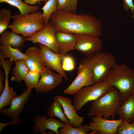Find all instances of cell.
I'll return each instance as SVG.
<instances>
[{"mask_svg":"<svg viewBox=\"0 0 134 134\" xmlns=\"http://www.w3.org/2000/svg\"><path fill=\"white\" fill-rule=\"evenodd\" d=\"M50 20L56 31L99 37L102 35L103 27L101 21L89 14H74L56 10Z\"/></svg>","mask_w":134,"mask_h":134,"instance_id":"obj_1","label":"cell"},{"mask_svg":"<svg viewBox=\"0 0 134 134\" xmlns=\"http://www.w3.org/2000/svg\"><path fill=\"white\" fill-rule=\"evenodd\" d=\"M123 102L121 95L115 87L111 86L104 94L93 101L88 109V115L99 116L114 119L118 109Z\"/></svg>","mask_w":134,"mask_h":134,"instance_id":"obj_2","label":"cell"},{"mask_svg":"<svg viewBox=\"0 0 134 134\" xmlns=\"http://www.w3.org/2000/svg\"><path fill=\"white\" fill-rule=\"evenodd\" d=\"M116 63V58L112 54L100 51L86 56L80 62V64L89 68L92 71L94 84L105 81L110 70Z\"/></svg>","mask_w":134,"mask_h":134,"instance_id":"obj_3","label":"cell"},{"mask_svg":"<svg viewBox=\"0 0 134 134\" xmlns=\"http://www.w3.org/2000/svg\"><path fill=\"white\" fill-rule=\"evenodd\" d=\"M106 80L111 86L119 91L123 102L134 92V70L125 64L116 63L110 70Z\"/></svg>","mask_w":134,"mask_h":134,"instance_id":"obj_4","label":"cell"},{"mask_svg":"<svg viewBox=\"0 0 134 134\" xmlns=\"http://www.w3.org/2000/svg\"><path fill=\"white\" fill-rule=\"evenodd\" d=\"M11 18L13 21L8 28L17 34H22L24 37L32 36L45 26L41 12L37 11L25 15L19 14Z\"/></svg>","mask_w":134,"mask_h":134,"instance_id":"obj_5","label":"cell"},{"mask_svg":"<svg viewBox=\"0 0 134 134\" xmlns=\"http://www.w3.org/2000/svg\"><path fill=\"white\" fill-rule=\"evenodd\" d=\"M111 86L106 80L82 88L73 95V104L76 111H79L88 102L93 101L103 95Z\"/></svg>","mask_w":134,"mask_h":134,"instance_id":"obj_6","label":"cell"},{"mask_svg":"<svg viewBox=\"0 0 134 134\" xmlns=\"http://www.w3.org/2000/svg\"><path fill=\"white\" fill-rule=\"evenodd\" d=\"M56 32L51 22L49 21L35 34L24 38V39L25 41H31L34 44H41L49 48L54 52L60 53L55 37Z\"/></svg>","mask_w":134,"mask_h":134,"instance_id":"obj_7","label":"cell"},{"mask_svg":"<svg viewBox=\"0 0 134 134\" xmlns=\"http://www.w3.org/2000/svg\"><path fill=\"white\" fill-rule=\"evenodd\" d=\"M94 84V77L92 70L80 64L78 68L77 75L72 82L63 91L64 94L73 95L82 88Z\"/></svg>","mask_w":134,"mask_h":134,"instance_id":"obj_8","label":"cell"},{"mask_svg":"<svg viewBox=\"0 0 134 134\" xmlns=\"http://www.w3.org/2000/svg\"><path fill=\"white\" fill-rule=\"evenodd\" d=\"M77 35L75 49L86 56H91L100 51L102 43L100 37L90 35Z\"/></svg>","mask_w":134,"mask_h":134,"instance_id":"obj_9","label":"cell"},{"mask_svg":"<svg viewBox=\"0 0 134 134\" xmlns=\"http://www.w3.org/2000/svg\"><path fill=\"white\" fill-rule=\"evenodd\" d=\"M40 78L34 88L36 92H50L57 88L62 82L64 78L59 73L56 74L45 67L41 72Z\"/></svg>","mask_w":134,"mask_h":134,"instance_id":"obj_10","label":"cell"},{"mask_svg":"<svg viewBox=\"0 0 134 134\" xmlns=\"http://www.w3.org/2000/svg\"><path fill=\"white\" fill-rule=\"evenodd\" d=\"M34 124L32 128L34 134H46V130H50L56 134H60L59 129L63 127L65 124L63 122L55 118H47L46 115L37 116L33 117Z\"/></svg>","mask_w":134,"mask_h":134,"instance_id":"obj_11","label":"cell"},{"mask_svg":"<svg viewBox=\"0 0 134 134\" xmlns=\"http://www.w3.org/2000/svg\"><path fill=\"white\" fill-rule=\"evenodd\" d=\"M91 117L92 121L88 124L90 130L99 132L101 134H116L119 126L123 120L121 119L109 120L99 116Z\"/></svg>","mask_w":134,"mask_h":134,"instance_id":"obj_12","label":"cell"},{"mask_svg":"<svg viewBox=\"0 0 134 134\" xmlns=\"http://www.w3.org/2000/svg\"><path fill=\"white\" fill-rule=\"evenodd\" d=\"M32 90L28 88L21 94L16 96L12 101L9 108L4 107L0 109L1 113L8 116L12 120L18 119L20 114L29 100Z\"/></svg>","mask_w":134,"mask_h":134,"instance_id":"obj_13","label":"cell"},{"mask_svg":"<svg viewBox=\"0 0 134 134\" xmlns=\"http://www.w3.org/2000/svg\"><path fill=\"white\" fill-rule=\"evenodd\" d=\"M38 44L43 54L45 67L55 70L67 80V75L63 69L62 65V59L64 55L55 53L49 48L41 44Z\"/></svg>","mask_w":134,"mask_h":134,"instance_id":"obj_14","label":"cell"},{"mask_svg":"<svg viewBox=\"0 0 134 134\" xmlns=\"http://www.w3.org/2000/svg\"><path fill=\"white\" fill-rule=\"evenodd\" d=\"M26 58L23 60L29 70L41 72L45 67L44 57L39 47H28L24 53Z\"/></svg>","mask_w":134,"mask_h":134,"instance_id":"obj_15","label":"cell"},{"mask_svg":"<svg viewBox=\"0 0 134 134\" xmlns=\"http://www.w3.org/2000/svg\"><path fill=\"white\" fill-rule=\"evenodd\" d=\"M61 104L65 114L73 126L78 127L82 125L84 121L83 117L79 116L72 103L71 99L67 97L56 95Z\"/></svg>","mask_w":134,"mask_h":134,"instance_id":"obj_16","label":"cell"},{"mask_svg":"<svg viewBox=\"0 0 134 134\" xmlns=\"http://www.w3.org/2000/svg\"><path fill=\"white\" fill-rule=\"evenodd\" d=\"M55 37L60 53L65 55L69 51L75 49L77 38V34L56 31Z\"/></svg>","mask_w":134,"mask_h":134,"instance_id":"obj_17","label":"cell"},{"mask_svg":"<svg viewBox=\"0 0 134 134\" xmlns=\"http://www.w3.org/2000/svg\"><path fill=\"white\" fill-rule=\"evenodd\" d=\"M120 119L134 121V92L122 102L117 112Z\"/></svg>","mask_w":134,"mask_h":134,"instance_id":"obj_18","label":"cell"},{"mask_svg":"<svg viewBox=\"0 0 134 134\" xmlns=\"http://www.w3.org/2000/svg\"><path fill=\"white\" fill-rule=\"evenodd\" d=\"M47 113L49 117L57 118L66 124L72 125L66 117L62 105L56 96L53 97V102L49 106Z\"/></svg>","mask_w":134,"mask_h":134,"instance_id":"obj_19","label":"cell"},{"mask_svg":"<svg viewBox=\"0 0 134 134\" xmlns=\"http://www.w3.org/2000/svg\"><path fill=\"white\" fill-rule=\"evenodd\" d=\"M0 42L1 44L9 45L14 48L22 47L25 40L24 37L12 32L7 31L0 34Z\"/></svg>","mask_w":134,"mask_h":134,"instance_id":"obj_20","label":"cell"},{"mask_svg":"<svg viewBox=\"0 0 134 134\" xmlns=\"http://www.w3.org/2000/svg\"><path fill=\"white\" fill-rule=\"evenodd\" d=\"M0 50L4 58H9L12 61L23 60L26 58L25 53L17 48H14L9 45L1 44Z\"/></svg>","mask_w":134,"mask_h":134,"instance_id":"obj_21","label":"cell"},{"mask_svg":"<svg viewBox=\"0 0 134 134\" xmlns=\"http://www.w3.org/2000/svg\"><path fill=\"white\" fill-rule=\"evenodd\" d=\"M0 2H5L16 7L19 10L20 14L23 15L37 12L39 9V5H29L22 0H0Z\"/></svg>","mask_w":134,"mask_h":134,"instance_id":"obj_22","label":"cell"},{"mask_svg":"<svg viewBox=\"0 0 134 134\" xmlns=\"http://www.w3.org/2000/svg\"><path fill=\"white\" fill-rule=\"evenodd\" d=\"M8 79L5 78L4 89L0 94V109L10 105L12 101L16 96V93L12 88L8 85Z\"/></svg>","mask_w":134,"mask_h":134,"instance_id":"obj_23","label":"cell"},{"mask_svg":"<svg viewBox=\"0 0 134 134\" xmlns=\"http://www.w3.org/2000/svg\"><path fill=\"white\" fill-rule=\"evenodd\" d=\"M14 62L15 65L12 71V76L11 81L20 82L24 80L29 70L23 60H19Z\"/></svg>","mask_w":134,"mask_h":134,"instance_id":"obj_24","label":"cell"},{"mask_svg":"<svg viewBox=\"0 0 134 134\" xmlns=\"http://www.w3.org/2000/svg\"><path fill=\"white\" fill-rule=\"evenodd\" d=\"M77 0H58L56 10L76 14Z\"/></svg>","mask_w":134,"mask_h":134,"instance_id":"obj_25","label":"cell"},{"mask_svg":"<svg viewBox=\"0 0 134 134\" xmlns=\"http://www.w3.org/2000/svg\"><path fill=\"white\" fill-rule=\"evenodd\" d=\"M90 130L88 125H82L78 127L65 124L59 130L60 134H86Z\"/></svg>","mask_w":134,"mask_h":134,"instance_id":"obj_26","label":"cell"},{"mask_svg":"<svg viewBox=\"0 0 134 134\" xmlns=\"http://www.w3.org/2000/svg\"><path fill=\"white\" fill-rule=\"evenodd\" d=\"M58 0H48L42 8V16L45 25L49 22L52 14L56 10Z\"/></svg>","mask_w":134,"mask_h":134,"instance_id":"obj_27","label":"cell"},{"mask_svg":"<svg viewBox=\"0 0 134 134\" xmlns=\"http://www.w3.org/2000/svg\"><path fill=\"white\" fill-rule=\"evenodd\" d=\"M40 75V72L29 70L24 80L26 86L28 88H35L38 82Z\"/></svg>","mask_w":134,"mask_h":134,"instance_id":"obj_28","label":"cell"},{"mask_svg":"<svg viewBox=\"0 0 134 134\" xmlns=\"http://www.w3.org/2000/svg\"><path fill=\"white\" fill-rule=\"evenodd\" d=\"M11 10L5 8L0 10V34L6 30L9 25L11 17Z\"/></svg>","mask_w":134,"mask_h":134,"instance_id":"obj_29","label":"cell"},{"mask_svg":"<svg viewBox=\"0 0 134 134\" xmlns=\"http://www.w3.org/2000/svg\"><path fill=\"white\" fill-rule=\"evenodd\" d=\"M117 134H134V121L129 122L127 119L123 120L119 126Z\"/></svg>","mask_w":134,"mask_h":134,"instance_id":"obj_30","label":"cell"},{"mask_svg":"<svg viewBox=\"0 0 134 134\" xmlns=\"http://www.w3.org/2000/svg\"><path fill=\"white\" fill-rule=\"evenodd\" d=\"M62 68L65 71H71L75 68V63L73 58L71 56H64L62 61Z\"/></svg>","mask_w":134,"mask_h":134,"instance_id":"obj_31","label":"cell"},{"mask_svg":"<svg viewBox=\"0 0 134 134\" xmlns=\"http://www.w3.org/2000/svg\"><path fill=\"white\" fill-rule=\"evenodd\" d=\"M2 53L0 52V65L2 67L5 72V78H8V76L10 71L11 69V66L13 64L12 61L11 60H4Z\"/></svg>","mask_w":134,"mask_h":134,"instance_id":"obj_32","label":"cell"},{"mask_svg":"<svg viewBox=\"0 0 134 134\" xmlns=\"http://www.w3.org/2000/svg\"><path fill=\"white\" fill-rule=\"evenodd\" d=\"M124 1L123 7L124 10L128 11L130 10L133 17L134 18V4L133 0H123Z\"/></svg>","mask_w":134,"mask_h":134,"instance_id":"obj_33","label":"cell"},{"mask_svg":"<svg viewBox=\"0 0 134 134\" xmlns=\"http://www.w3.org/2000/svg\"><path fill=\"white\" fill-rule=\"evenodd\" d=\"M21 120L19 119L17 120H12L8 123H0V132L5 127L10 125H15L19 124L21 122Z\"/></svg>","mask_w":134,"mask_h":134,"instance_id":"obj_34","label":"cell"},{"mask_svg":"<svg viewBox=\"0 0 134 134\" xmlns=\"http://www.w3.org/2000/svg\"><path fill=\"white\" fill-rule=\"evenodd\" d=\"M4 77V72L2 69H0V94L2 93L4 88L2 82Z\"/></svg>","mask_w":134,"mask_h":134,"instance_id":"obj_35","label":"cell"},{"mask_svg":"<svg viewBox=\"0 0 134 134\" xmlns=\"http://www.w3.org/2000/svg\"><path fill=\"white\" fill-rule=\"evenodd\" d=\"M26 4L30 5H33L36 3L40 4L39 0H24Z\"/></svg>","mask_w":134,"mask_h":134,"instance_id":"obj_36","label":"cell"},{"mask_svg":"<svg viewBox=\"0 0 134 134\" xmlns=\"http://www.w3.org/2000/svg\"><path fill=\"white\" fill-rule=\"evenodd\" d=\"M40 3L41 1H44V2L46 3L48 0H39Z\"/></svg>","mask_w":134,"mask_h":134,"instance_id":"obj_37","label":"cell"}]
</instances>
